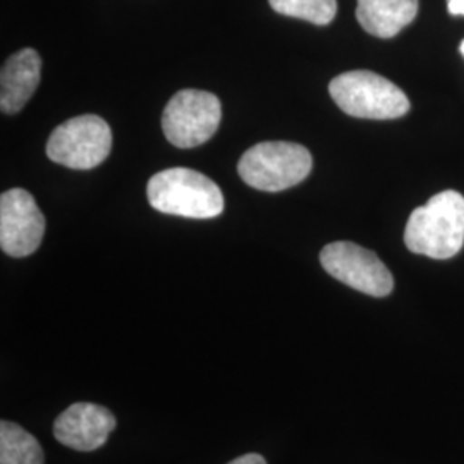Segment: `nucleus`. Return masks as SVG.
<instances>
[{
	"label": "nucleus",
	"mask_w": 464,
	"mask_h": 464,
	"mask_svg": "<svg viewBox=\"0 0 464 464\" xmlns=\"http://www.w3.org/2000/svg\"><path fill=\"white\" fill-rule=\"evenodd\" d=\"M410 251L435 260L456 256L464 246V197L458 191H442L418 207L404 231Z\"/></svg>",
	"instance_id": "nucleus-1"
},
{
	"label": "nucleus",
	"mask_w": 464,
	"mask_h": 464,
	"mask_svg": "<svg viewBox=\"0 0 464 464\" xmlns=\"http://www.w3.org/2000/svg\"><path fill=\"white\" fill-rule=\"evenodd\" d=\"M150 205L167 216L214 218L224 212V195L201 172L174 167L155 174L147 186Z\"/></svg>",
	"instance_id": "nucleus-2"
},
{
	"label": "nucleus",
	"mask_w": 464,
	"mask_h": 464,
	"mask_svg": "<svg viewBox=\"0 0 464 464\" xmlns=\"http://www.w3.org/2000/svg\"><path fill=\"white\" fill-rule=\"evenodd\" d=\"M312 153L303 145L266 141L243 153L237 172L251 188L277 193L304 181L312 172Z\"/></svg>",
	"instance_id": "nucleus-3"
},
{
	"label": "nucleus",
	"mask_w": 464,
	"mask_h": 464,
	"mask_svg": "<svg viewBox=\"0 0 464 464\" xmlns=\"http://www.w3.org/2000/svg\"><path fill=\"white\" fill-rule=\"evenodd\" d=\"M331 97L348 116L360 119H398L410 112L404 92L372 71H349L329 84Z\"/></svg>",
	"instance_id": "nucleus-4"
},
{
	"label": "nucleus",
	"mask_w": 464,
	"mask_h": 464,
	"mask_svg": "<svg viewBox=\"0 0 464 464\" xmlns=\"http://www.w3.org/2000/svg\"><path fill=\"white\" fill-rule=\"evenodd\" d=\"M112 150L111 126L99 116L86 114L57 126L47 141V155L55 164L88 170L100 166Z\"/></svg>",
	"instance_id": "nucleus-5"
},
{
	"label": "nucleus",
	"mask_w": 464,
	"mask_h": 464,
	"mask_svg": "<svg viewBox=\"0 0 464 464\" xmlns=\"http://www.w3.org/2000/svg\"><path fill=\"white\" fill-rule=\"evenodd\" d=\"M222 105L214 93L181 90L164 109L162 130L169 143L178 149H195L207 143L220 124Z\"/></svg>",
	"instance_id": "nucleus-6"
},
{
	"label": "nucleus",
	"mask_w": 464,
	"mask_h": 464,
	"mask_svg": "<svg viewBox=\"0 0 464 464\" xmlns=\"http://www.w3.org/2000/svg\"><path fill=\"white\" fill-rule=\"evenodd\" d=\"M320 264L349 287L373 298H385L394 289V277L381 258L360 245L349 241L331 243L320 253Z\"/></svg>",
	"instance_id": "nucleus-7"
},
{
	"label": "nucleus",
	"mask_w": 464,
	"mask_h": 464,
	"mask_svg": "<svg viewBox=\"0 0 464 464\" xmlns=\"http://www.w3.org/2000/svg\"><path fill=\"white\" fill-rule=\"evenodd\" d=\"M45 217L34 197L21 188L0 197V248L14 258H24L40 248Z\"/></svg>",
	"instance_id": "nucleus-8"
},
{
	"label": "nucleus",
	"mask_w": 464,
	"mask_h": 464,
	"mask_svg": "<svg viewBox=\"0 0 464 464\" xmlns=\"http://www.w3.org/2000/svg\"><path fill=\"white\" fill-rule=\"evenodd\" d=\"M117 427L116 416L93 402H76L57 416L55 439L69 449L92 452L102 448Z\"/></svg>",
	"instance_id": "nucleus-9"
},
{
	"label": "nucleus",
	"mask_w": 464,
	"mask_h": 464,
	"mask_svg": "<svg viewBox=\"0 0 464 464\" xmlns=\"http://www.w3.org/2000/svg\"><path fill=\"white\" fill-rule=\"evenodd\" d=\"M42 59L34 49L13 53L0 72V109L4 114H17L34 97L40 83Z\"/></svg>",
	"instance_id": "nucleus-10"
},
{
	"label": "nucleus",
	"mask_w": 464,
	"mask_h": 464,
	"mask_svg": "<svg viewBox=\"0 0 464 464\" xmlns=\"http://www.w3.org/2000/svg\"><path fill=\"white\" fill-rule=\"evenodd\" d=\"M418 14V0H358L362 28L379 38H392Z\"/></svg>",
	"instance_id": "nucleus-11"
},
{
	"label": "nucleus",
	"mask_w": 464,
	"mask_h": 464,
	"mask_svg": "<svg viewBox=\"0 0 464 464\" xmlns=\"http://www.w3.org/2000/svg\"><path fill=\"white\" fill-rule=\"evenodd\" d=\"M44 449L32 433L13 421L0 423V464H44Z\"/></svg>",
	"instance_id": "nucleus-12"
},
{
	"label": "nucleus",
	"mask_w": 464,
	"mask_h": 464,
	"mask_svg": "<svg viewBox=\"0 0 464 464\" xmlns=\"http://www.w3.org/2000/svg\"><path fill=\"white\" fill-rule=\"evenodd\" d=\"M282 16L298 17L316 26H325L337 14V0H268Z\"/></svg>",
	"instance_id": "nucleus-13"
},
{
	"label": "nucleus",
	"mask_w": 464,
	"mask_h": 464,
	"mask_svg": "<svg viewBox=\"0 0 464 464\" xmlns=\"http://www.w3.org/2000/svg\"><path fill=\"white\" fill-rule=\"evenodd\" d=\"M229 464H266V461L262 454L251 452V454H245V456L234 459V461H231Z\"/></svg>",
	"instance_id": "nucleus-14"
},
{
	"label": "nucleus",
	"mask_w": 464,
	"mask_h": 464,
	"mask_svg": "<svg viewBox=\"0 0 464 464\" xmlns=\"http://www.w3.org/2000/svg\"><path fill=\"white\" fill-rule=\"evenodd\" d=\"M448 9L452 16H464V0H449Z\"/></svg>",
	"instance_id": "nucleus-15"
},
{
	"label": "nucleus",
	"mask_w": 464,
	"mask_h": 464,
	"mask_svg": "<svg viewBox=\"0 0 464 464\" xmlns=\"http://www.w3.org/2000/svg\"><path fill=\"white\" fill-rule=\"evenodd\" d=\"M461 53H463V55H464V40H463V44H461Z\"/></svg>",
	"instance_id": "nucleus-16"
}]
</instances>
